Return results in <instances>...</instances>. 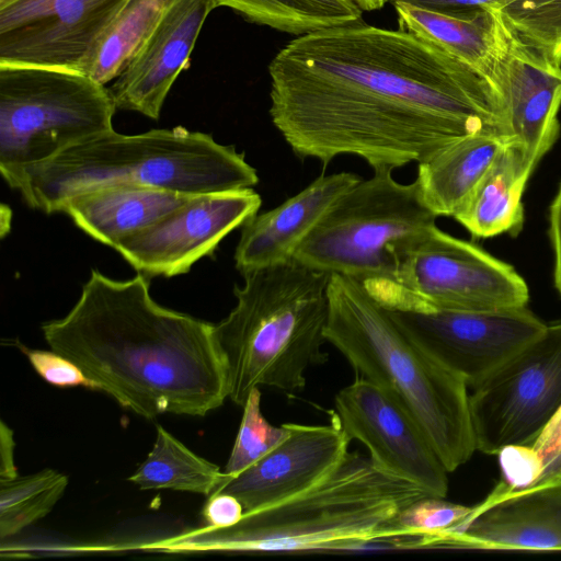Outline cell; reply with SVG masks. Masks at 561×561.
Returning <instances> with one entry per match:
<instances>
[{"instance_id":"32","label":"cell","mask_w":561,"mask_h":561,"mask_svg":"<svg viewBox=\"0 0 561 561\" xmlns=\"http://www.w3.org/2000/svg\"><path fill=\"white\" fill-rule=\"evenodd\" d=\"M497 457L504 481L513 486H527L545 474L543 462L530 445L506 446Z\"/></svg>"},{"instance_id":"16","label":"cell","mask_w":561,"mask_h":561,"mask_svg":"<svg viewBox=\"0 0 561 561\" xmlns=\"http://www.w3.org/2000/svg\"><path fill=\"white\" fill-rule=\"evenodd\" d=\"M330 424L286 423L288 434L272 450L214 493L236 496L244 513L270 506L320 481L348 453L351 440L334 413Z\"/></svg>"},{"instance_id":"14","label":"cell","mask_w":561,"mask_h":561,"mask_svg":"<svg viewBox=\"0 0 561 561\" xmlns=\"http://www.w3.org/2000/svg\"><path fill=\"white\" fill-rule=\"evenodd\" d=\"M262 204L253 188L194 195L115 248L145 276L185 274L220 241L255 215Z\"/></svg>"},{"instance_id":"8","label":"cell","mask_w":561,"mask_h":561,"mask_svg":"<svg viewBox=\"0 0 561 561\" xmlns=\"http://www.w3.org/2000/svg\"><path fill=\"white\" fill-rule=\"evenodd\" d=\"M105 85L56 68L0 65V172L14 190L23 171L112 130Z\"/></svg>"},{"instance_id":"23","label":"cell","mask_w":561,"mask_h":561,"mask_svg":"<svg viewBox=\"0 0 561 561\" xmlns=\"http://www.w3.org/2000/svg\"><path fill=\"white\" fill-rule=\"evenodd\" d=\"M531 173L522 152L506 142L454 218L477 238L518 233L524 224L522 195Z\"/></svg>"},{"instance_id":"28","label":"cell","mask_w":561,"mask_h":561,"mask_svg":"<svg viewBox=\"0 0 561 561\" xmlns=\"http://www.w3.org/2000/svg\"><path fill=\"white\" fill-rule=\"evenodd\" d=\"M67 485V476L54 469L0 480L1 539L16 535L46 516L61 497Z\"/></svg>"},{"instance_id":"4","label":"cell","mask_w":561,"mask_h":561,"mask_svg":"<svg viewBox=\"0 0 561 561\" xmlns=\"http://www.w3.org/2000/svg\"><path fill=\"white\" fill-rule=\"evenodd\" d=\"M328 300L327 342L399 398L448 472L466 463L477 449L463 380L410 337L362 282L331 274Z\"/></svg>"},{"instance_id":"2","label":"cell","mask_w":561,"mask_h":561,"mask_svg":"<svg viewBox=\"0 0 561 561\" xmlns=\"http://www.w3.org/2000/svg\"><path fill=\"white\" fill-rule=\"evenodd\" d=\"M42 331L98 390L145 419L203 416L228 397L214 324L160 306L141 273L121 282L93 268L73 308Z\"/></svg>"},{"instance_id":"31","label":"cell","mask_w":561,"mask_h":561,"mask_svg":"<svg viewBox=\"0 0 561 561\" xmlns=\"http://www.w3.org/2000/svg\"><path fill=\"white\" fill-rule=\"evenodd\" d=\"M25 354L36 373L50 385L96 389L95 383L75 362L53 350H25Z\"/></svg>"},{"instance_id":"26","label":"cell","mask_w":561,"mask_h":561,"mask_svg":"<svg viewBox=\"0 0 561 561\" xmlns=\"http://www.w3.org/2000/svg\"><path fill=\"white\" fill-rule=\"evenodd\" d=\"M256 24L294 35L358 22L363 10L352 0H214Z\"/></svg>"},{"instance_id":"11","label":"cell","mask_w":561,"mask_h":561,"mask_svg":"<svg viewBox=\"0 0 561 561\" xmlns=\"http://www.w3.org/2000/svg\"><path fill=\"white\" fill-rule=\"evenodd\" d=\"M386 309L425 352L472 389L546 328L526 307L499 311L424 306Z\"/></svg>"},{"instance_id":"22","label":"cell","mask_w":561,"mask_h":561,"mask_svg":"<svg viewBox=\"0 0 561 561\" xmlns=\"http://www.w3.org/2000/svg\"><path fill=\"white\" fill-rule=\"evenodd\" d=\"M506 140L495 134L462 137L417 163L415 179L437 217H454L492 167Z\"/></svg>"},{"instance_id":"24","label":"cell","mask_w":561,"mask_h":561,"mask_svg":"<svg viewBox=\"0 0 561 561\" xmlns=\"http://www.w3.org/2000/svg\"><path fill=\"white\" fill-rule=\"evenodd\" d=\"M174 0H128L106 28L82 73L105 85L116 79L149 39Z\"/></svg>"},{"instance_id":"20","label":"cell","mask_w":561,"mask_h":561,"mask_svg":"<svg viewBox=\"0 0 561 561\" xmlns=\"http://www.w3.org/2000/svg\"><path fill=\"white\" fill-rule=\"evenodd\" d=\"M192 196L144 184L116 183L73 195L60 211L88 236L114 249Z\"/></svg>"},{"instance_id":"5","label":"cell","mask_w":561,"mask_h":561,"mask_svg":"<svg viewBox=\"0 0 561 561\" xmlns=\"http://www.w3.org/2000/svg\"><path fill=\"white\" fill-rule=\"evenodd\" d=\"M116 183L203 195L252 188L259 176L233 146L178 126L83 141L26 168L14 190L30 207L51 214L78 193Z\"/></svg>"},{"instance_id":"18","label":"cell","mask_w":561,"mask_h":561,"mask_svg":"<svg viewBox=\"0 0 561 561\" xmlns=\"http://www.w3.org/2000/svg\"><path fill=\"white\" fill-rule=\"evenodd\" d=\"M359 180L348 172L321 175L280 205L253 215L242 226L236 268L243 274L293 261L322 217Z\"/></svg>"},{"instance_id":"9","label":"cell","mask_w":561,"mask_h":561,"mask_svg":"<svg viewBox=\"0 0 561 561\" xmlns=\"http://www.w3.org/2000/svg\"><path fill=\"white\" fill-rule=\"evenodd\" d=\"M364 285L386 308L499 311L528 301V287L511 265L437 226L403 254L391 279Z\"/></svg>"},{"instance_id":"37","label":"cell","mask_w":561,"mask_h":561,"mask_svg":"<svg viewBox=\"0 0 561 561\" xmlns=\"http://www.w3.org/2000/svg\"><path fill=\"white\" fill-rule=\"evenodd\" d=\"M13 432L9 426L0 422V480H10L18 477V470L14 465L13 450H14Z\"/></svg>"},{"instance_id":"21","label":"cell","mask_w":561,"mask_h":561,"mask_svg":"<svg viewBox=\"0 0 561 561\" xmlns=\"http://www.w3.org/2000/svg\"><path fill=\"white\" fill-rule=\"evenodd\" d=\"M399 30L426 39L447 53L501 78L508 38L495 11L476 9L440 13L409 4L393 5Z\"/></svg>"},{"instance_id":"38","label":"cell","mask_w":561,"mask_h":561,"mask_svg":"<svg viewBox=\"0 0 561 561\" xmlns=\"http://www.w3.org/2000/svg\"><path fill=\"white\" fill-rule=\"evenodd\" d=\"M363 11H374L381 9L388 0H352Z\"/></svg>"},{"instance_id":"12","label":"cell","mask_w":561,"mask_h":561,"mask_svg":"<svg viewBox=\"0 0 561 561\" xmlns=\"http://www.w3.org/2000/svg\"><path fill=\"white\" fill-rule=\"evenodd\" d=\"M128 0H0V65L81 72Z\"/></svg>"},{"instance_id":"6","label":"cell","mask_w":561,"mask_h":561,"mask_svg":"<svg viewBox=\"0 0 561 561\" xmlns=\"http://www.w3.org/2000/svg\"><path fill=\"white\" fill-rule=\"evenodd\" d=\"M234 308L214 336L224 357L228 397L243 405L254 388L301 390L309 367L323 364L330 274L295 260L242 274Z\"/></svg>"},{"instance_id":"3","label":"cell","mask_w":561,"mask_h":561,"mask_svg":"<svg viewBox=\"0 0 561 561\" xmlns=\"http://www.w3.org/2000/svg\"><path fill=\"white\" fill-rule=\"evenodd\" d=\"M425 495L430 494L380 470L369 456L353 451L310 488L244 513L230 527L204 526L118 548L172 554L347 551L374 542L408 548L410 535L398 516Z\"/></svg>"},{"instance_id":"29","label":"cell","mask_w":561,"mask_h":561,"mask_svg":"<svg viewBox=\"0 0 561 561\" xmlns=\"http://www.w3.org/2000/svg\"><path fill=\"white\" fill-rule=\"evenodd\" d=\"M239 431L224 472L234 477L252 466L288 434L287 424L272 425L262 414L261 392L254 388L247 398Z\"/></svg>"},{"instance_id":"1","label":"cell","mask_w":561,"mask_h":561,"mask_svg":"<svg viewBox=\"0 0 561 561\" xmlns=\"http://www.w3.org/2000/svg\"><path fill=\"white\" fill-rule=\"evenodd\" d=\"M268 73L274 126L324 167L355 156L393 171L468 135L508 138L501 78L401 30L360 20L297 36Z\"/></svg>"},{"instance_id":"35","label":"cell","mask_w":561,"mask_h":561,"mask_svg":"<svg viewBox=\"0 0 561 561\" xmlns=\"http://www.w3.org/2000/svg\"><path fill=\"white\" fill-rule=\"evenodd\" d=\"M393 5L409 4L415 8L440 12L461 13L476 9L496 10L504 0H388Z\"/></svg>"},{"instance_id":"19","label":"cell","mask_w":561,"mask_h":561,"mask_svg":"<svg viewBox=\"0 0 561 561\" xmlns=\"http://www.w3.org/2000/svg\"><path fill=\"white\" fill-rule=\"evenodd\" d=\"M502 85L508 110L507 142L522 152L534 171L560 134L561 67L508 46Z\"/></svg>"},{"instance_id":"33","label":"cell","mask_w":561,"mask_h":561,"mask_svg":"<svg viewBox=\"0 0 561 561\" xmlns=\"http://www.w3.org/2000/svg\"><path fill=\"white\" fill-rule=\"evenodd\" d=\"M244 515L241 502L229 493L217 492L208 496L203 508L206 526L213 528L230 527Z\"/></svg>"},{"instance_id":"17","label":"cell","mask_w":561,"mask_h":561,"mask_svg":"<svg viewBox=\"0 0 561 561\" xmlns=\"http://www.w3.org/2000/svg\"><path fill=\"white\" fill-rule=\"evenodd\" d=\"M214 9V0L172 2L149 39L108 89L116 108L159 119L164 100Z\"/></svg>"},{"instance_id":"30","label":"cell","mask_w":561,"mask_h":561,"mask_svg":"<svg viewBox=\"0 0 561 561\" xmlns=\"http://www.w3.org/2000/svg\"><path fill=\"white\" fill-rule=\"evenodd\" d=\"M470 511L471 506L425 495L403 508L398 523L410 535L409 548H433L435 540L457 526Z\"/></svg>"},{"instance_id":"15","label":"cell","mask_w":561,"mask_h":561,"mask_svg":"<svg viewBox=\"0 0 561 561\" xmlns=\"http://www.w3.org/2000/svg\"><path fill=\"white\" fill-rule=\"evenodd\" d=\"M433 548L561 551V469L522 488L500 481Z\"/></svg>"},{"instance_id":"7","label":"cell","mask_w":561,"mask_h":561,"mask_svg":"<svg viewBox=\"0 0 561 561\" xmlns=\"http://www.w3.org/2000/svg\"><path fill=\"white\" fill-rule=\"evenodd\" d=\"M416 181L375 170L351 186L305 239L294 260L309 268L363 284L391 279L403 254L436 227Z\"/></svg>"},{"instance_id":"27","label":"cell","mask_w":561,"mask_h":561,"mask_svg":"<svg viewBox=\"0 0 561 561\" xmlns=\"http://www.w3.org/2000/svg\"><path fill=\"white\" fill-rule=\"evenodd\" d=\"M493 11L510 46L561 67V0H504Z\"/></svg>"},{"instance_id":"13","label":"cell","mask_w":561,"mask_h":561,"mask_svg":"<svg viewBox=\"0 0 561 561\" xmlns=\"http://www.w3.org/2000/svg\"><path fill=\"white\" fill-rule=\"evenodd\" d=\"M334 402L345 435L367 447L376 467L430 495L446 497L449 472L393 392L362 377L341 389Z\"/></svg>"},{"instance_id":"36","label":"cell","mask_w":561,"mask_h":561,"mask_svg":"<svg viewBox=\"0 0 561 561\" xmlns=\"http://www.w3.org/2000/svg\"><path fill=\"white\" fill-rule=\"evenodd\" d=\"M549 236L553 249V279L561 296V184L549 210Z\"/></svg>"},{"instance_id":"34","label":"cell","mask_w":561,"mask_h":561,"mask_svg":"<svg viewBox=\"0 0 561 561\" xmlns=\"http://www.w3.org/2000/svg\"><path fill=\"white\" fill-rule=\"evenodd\" d=\"M533 447L543 462L545 474L561 469V408L541 432Z\"/></svg>"},{"instance_id":"10","label":"cell","mask_w":561,"mask_h":561,"mask_svg":"<svg viewBox=\"0 0 561 561\" xmlns=\"http://www.w3.org/2000/svg\"><path fill=\"white\" fill-rule=\"evenodd\" d=\"M469 405L477 450L533 446L561 408V320L473 388Z\"/></svg>"},{"instance_id":"25","label":"cell","mask_w":561,"mask_h":561,"mask_svg":"<svg viewBox=\"0 0 561 561\" xmlns=\"http://www.w3.org/2000/svg\"><path fill=\"white\" fill-rule=\"evenodd\" d=\"M226 478L218 466L194 454L158 425L151 451L129 481L141 490L169 489L209 496Z\"/></svg>"}]
</instances>
